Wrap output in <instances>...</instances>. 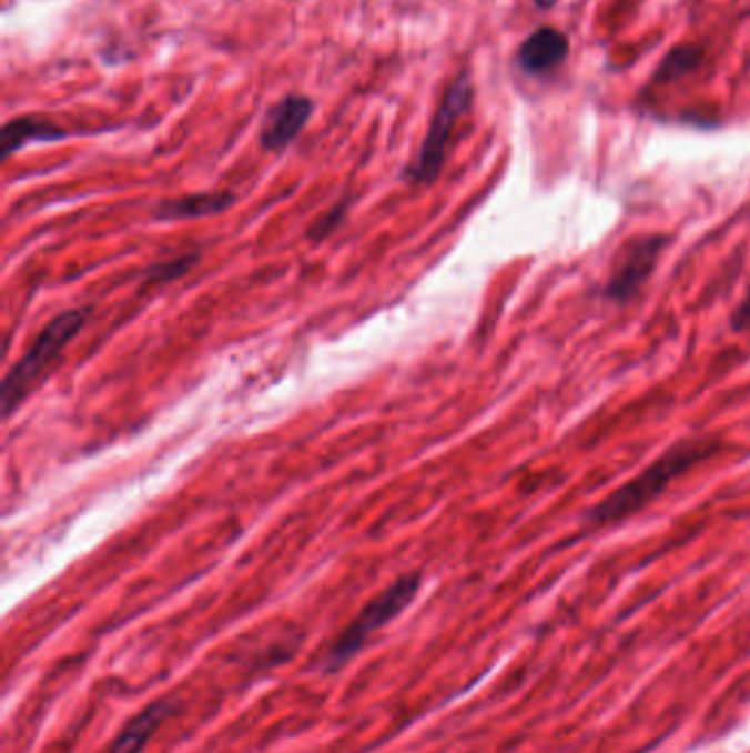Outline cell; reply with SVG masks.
I'll list each match as a JSON object with an SVG mask.
<instances>
[{"label":"cell","mask_w":750,"mask_h":753,"mask_svg":"<svg viewBox=\"0 0 750 753\" xmlns=\"http://www.w3.org/2000/svg\"><path fill=\"white\" fill-rule=\"evenodd\" d=\"M474 98V89L469 82V76L463 73L443 96V102L436 111V118L429 126V132L420 145V152L416 161L412 163L407 177L414 183H432L438 172L443 170L445 154H447V143L452 137V130L456 122L469 111Z\"/></svg>","instance_id":"obj_4"},{"label":"cell","mask_w":750,"mask_h":753,"mask_svg":"<svg viewBox=\"0 0 750 753\" xmlns=\"http://www.w3.org/2000/svg\"><path fill=\"white\" fill-rule=\"evenodd\" d=\"M720 450L716 439H687L671 445L660 459H656L649 468H645L636 479H631L624 488L606 496L599 504L588 511L590 522L608 524L619 522L634 515L656 501L676 479H682L689 470L705 463Z\"/></svg>","instance_id":"obj_1"},{"label":"cell","mask_w":750,"mask_h":753,"mask_svg":"<svg viewBox=\"0 0 750 753\" xmlns=\"http://www.w3.org/2000/svg\"><path fill=\"white\" fill-rule=\"evenodd\" d=\"M568 56V38L550 27L535 31L519 47L517 60L528 73H546L561 64Z\"/></svg>","instance_id":"obj_8"},{"label":"cell","mask_w":750,"mask_h":753,"mask_svg":"<svg viewBox=\"0 0 750 753\" xmlns=\"http://www.w3.org/2000/svg\"><path fill=\"white\" fill-rule=\"evenodd\" d=\"M234 203L230 192H203L190 194L183 199L165 201L156 208V219L161 221H176V219H201L225 212Z\"/></svg>","instance_id":"obj_9"},{"label":"cell","mask_w":750,"mask_h":753,"mask_svg":"<svg viewBox=\"0 0 750 753\" xmlns=\"http://www.w3.org/2000/svg\"><path fill=\"white\" fill-rule=\"evenodd\" d=\"M733 327L736 329H744V327H750V291L749 295H747V300L738 307V311H736V315H733Z\"/></svg>","instance_id":"obj_14"},{"label":"cell","mask_w":750,"mask_h":753,"mask_svg":"<svg viewBox=\"0 0 750 753\" xmlns=\"http://www.w3.org/2000/svg\"><path fill=\"white\" fill-rule=\"evenodd\" d=\"M420 589V575H403L392 586H387L383 593H378L373 602L364 606V611L342 630V634L333 641V645L326 650L322 659V670L333 674L339 672L346 663H351L362 647L368 643V639L376 630L387 626L392 620H396L418 595Z\"/></svg>","instance_id":"obj_3"},{"label":"cell","mask_w":750,"mask_h":753,"mask_svg":"<svg viewBox=\"0 0 750 753\" xmlns=\"http://www.w3.org/2000/svg\"><path fill=\"white\" fill-rule=\"evenodd\" d=\"M313 113V102L304 96H288L275 104L262 126V145L266 150H284L302 132Z\"/></svg>","instance_id":"obj_6"},{"label":"cell","mask_w":750,"mask_h":753,"mask_svg":"<svg viewBox=\"0 0 750 753\" xmlns=\"http://www.w3.org/2000/svg\"><path fill=\"white\" fill-rule=\"evenodd\" d=\"M87 309H73L64 311L58 318H53L33 340L29 351L11 367V371L2 379L0 388V410L7 416H11L20 403L27 399L36 381L53 364V360L75 340V335L82 331L87 320Z\"/></svg>","instance_id":"obj_2"},{"label":"cell","mask_w":750,"mask_h":753,"mask_svg":"<svg viewBox=\"0 0 750 753\" xmlns=\"http://www.w3.org/2000/svg\"><path fill=\"white\" fill-rule=\"evenodd\" d=\"M339 217H342V208L339 210H333V212H328L324 219H320L313 228H311V237L313 239H324L326 234H331L333 230H335V225L339 223Z\"/></svg>","instance_id":"obj_13"},{"label":"cell","mask_w":750,"mask_h":753,"mask_svg":"<svg viewBox=\"0 0 750 753\" xmlns=\"http://www.w3.org/2000/svg\"><path fill=\"white\" fill-rule=\"evenodd\" d=\"M539 7H550V4H555L557 0H535Z\"/></svg>","instance_id":"obj_15"},{"label":"cell","mask_w":750,"mask_h":753,"mask_svg":"<svg viewBox=\"0 0 750 753\" xmlns=\"http://www.w3.org/2000/svg\"><path fill=\"white\" fill-rule=\"evenodd\" d=\"M700 56L702 51L696 49V47H680V49H673L667 60L662 62L660 67V78L662 80H676V78H682L685 73L693 71L700 62Z\"/></svg>","instance_id":"obj_11"},{"label":"cell","mask_w":750,"mask_h":753,"mask_svg":"<svg viewBox=\"0 0 750 753\" xmlns=\"http://www.w3.org/2000/svg\"><path fill=\"white\" fill-rule=\"evenodd\" d=\"M174 712V703L163 699L154 701L148 707H143L139 714H134L124 725V730L118 734V739L111 743L107 753H141L154 732L163 725V721Z\"/></svg>","instance_id":"obj_7"},{"label":"cell","mask_w":750,"mask_h":753,"mask_svg":"<svg viewBox=\"0 0 750 753\" xmlns=\"http://www.w3.org/2000/svg\"><path fill=\"white\" fill-rule=\"evenodd\" d=\"M196 262V255H179L170 262H159V264H152L145 275H148V282H170L174 278H181L185 271H190V267Z\"/></svg>","instance_id":"obj_12"},{"label":"cell","mask_w":750,"mask_h":753,"mask_svg":"<svg viewBox=\"0 0 750 753\" xmlns=\"http://www.w3.org/2000/svg\"><path fill=\"white\" fill-rule=\"evenodd\" d=\"M667 239L662 237H642L627 245L608 287V298L617 302H627L638 293V289L647 282L651 271L656 269V262L660 258V251L665 250Z\"/></svg>","instance_id":"obj_5"},{"label":"cell","mask_w":750,"mask_h":753,"mask_svg":"<svg viewBox=\"0 0 750 753\" xmlns=\"http://www.w3.org/2000/svg\"><path fill=\"white\" fill-rule=\"evenodd\" d=\"M64 137V132L49 122L42 120H29V118H20L13 120L4 126L2 130V154L11 157L16 150H20L27 141H51V139H60Z\"/></svg>","instance_id":"obj_10"}]
</instances>
